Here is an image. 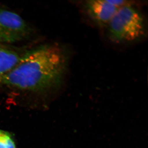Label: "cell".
Masks as SVG:
<instances>
[{
	"mask_svg": "<svg viewBox=\"0 0 148 148\" xmlns=\"http://www.w3.org/2000/svg\"><path fill=\"white\" fill-rule=\"evenodd\" d=\"M66 67V56L61 48L43 45L23 54L15 67L0 78V85L44 91L60 83Z\"/></svg>",
	"mask_w": 148,
	"mask_h": 148,
	"instance_id": "6da1fadb",
	"label": "cell"
},
{
	"mask_svg": "<svg viewBox=\"0 0 148 148\" xmlns=\"http://www.w3.org/2000/svg\"><path fill=\"white\" fill-rule=\"evenodd\" d=\"M107 27L109 38L118 44L135 42L147 31L145 16L132 3L119 8Z\"/></svg>",
	"mask_w": 148,
	"mask_h": 148,
	"instance_id": "7a4b0ae2",
	"label": "cell"
},
{
	"mask_svg": "<svg viewBox=\"0 0 148 148\" xmlns=\"http://www.w3.org/2000/svg\"><path fill=\"white\" fill-rule=\"evenodd\" d=\"M32 29L16 12L0 7V42L13 43L30 36Z\"/></svg>",
	"mask_w": 148,
	"mask_h": 148,
	"instance_id": "3957f363",
	"label": "cell"
},
{
	"mask_svg": "<svg viewBox=\"0 0 148 148\" xmlns=\"http://www.w3.org/2000/svg\"><path fill=\"white\" fill-rule=\"evenodd\" d=\"M83 8L89 18L99 27H107L118 10L110 0H88Z\"/></svg>",
	"mask_w": 148,
	"mask_h": 148,
	"instance_id": "277c9868",
	"label": "cell"
},
{
	"mask_svg": "<svg viewBox=\"0 0 148 148\" xmlns=\"http://www.w3.org/2000/svg\"><path fill=\"white\" fill-rule=\"evenodd\" d=\"M22 55L4 46L0 49V78L15 67Z\"/></svg>",
	"mask_w": 148,
	"mask_h": 148,
	"instance_id": "5b68a950",
	"label": "cell"
},
{
	"mask_svg": "<svg viewBox=\"0 0 148 148\" xmlns=\"http://www.w3.org/2000/svg\"><path fill=\"white\" fill-rule=\"evenodd\" d=\"M0 148H16L12 136L8 132L0 129Z\"/></svg>",
	"mask_w": 148,
	"mask_h": 148,
	"instance_id": "8992f818",
	"label": "cell"
},
{
	"mask_svg": "<svg viewBox=\"0 0 148 148\" xmlns=\"http://www.w3.org/2000/svg\"><path fill=\"white\" fill-rule=\"evenodd\" d=\"M4 46H3L2 45H1V44H0V49L1 48H2Z\"/></svg>",
	"mask_w": 148,
	"mask_h": 148,
	"instance_id": "52a82bcc",
	"label": "cell"
}]
</instances>
